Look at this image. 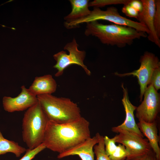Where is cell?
I'll return each mask as SVG.
<instances>
[{
	"instance_id": "1",
	"label": "cell",
	"mask_w": 160,
	"mask_h": 160,
	"mask_svg": "<svg viewBox=\"0 0 160 160\" xmlns=\"http://www.w3.org/2000/svg\"><path fill=\"white\" fill-rule=\"evenodd\" d=\"M89 122L81 117L73 121L58 124L49 120L43 143L46 148L59 153L91 137Z\"/></svg>"
},
{
	"instance_id": "2",
	"label": "cell",
	"mask_w": 160,
	"mask_h": 160,
	"mask_svg": "<svg viewBox=\"0 0 160 160\" xmlns=\"http://www.w3.org/2000/svg\"><path fill=\"white\" fill-rule=\"evenodd\" d=\"M85 35L97 37L103 44L119 47L131 45L134 41L147 36L145 33L120 25L103 24L95 21L86 23Z\"/></svg>"
},
{
	"instance_id": "3",
	"label": "cell",
	"mask_w": 160,
	"mask_h": 160,
	"mask_svg": "<svg viewBox=\"0 0 160 160\" xmlns=\"http://www.w3.org/2000/svg\"><path fill=\"white\" fill-rule=\"evenodd\" d=\"M37 97L49 121L64 124L73 121L81 117L80 108L69 98L58 97L51 94Z\"/></svg>"
},
{
	"instance_id": "4",
	"label": "cell",
	"mask_w": 160,
	"mask_h": 160,
	"mask_svg": "<svg viewBox=\"0 0 160 160\" xmlns=\"http://www.w3.org/2000/svg\"><path fill=\"white\" fill-rule=\"evenodd\" d=\"M49 121L39 101L27 110L22 120V137L28 148L33 149L43 143Z\"/></svg>"
},
{
	"instance_id": "5",
	"label": "cell",
	"mask_w": 160,
	"mask_h": 160,
	"mask_svg": "<svg viewBox=\"0 0 160 160\" xmlns=\"http://www.w3.org/2000/svg\"><path fill=\"white\" fill-rule=\"evenodd\" d=\"M98 20L108 21L115 24L129 27L138 31L146 33L147 35L149 33V30L145 25L121 16L117 8L114 7H108L105 10L94 7L88 16L71 22H65L64 25L68 29H71L82 23Z\"/></svg>"
},
{
	"instance_id": "6",
	"label": "cell",
	"mask_w": 160,
	"mask_h": 160,
	"mask_svg": "<svg viewBox=\"0 0 160 160\" xmlns=\"http://www.w3.org/2000/svg\"><path fill=\"white\" fill-rule=\"evenodd\" d=\"M78 46L76 39L74 38L71 42L67 44L64 47V50L69 52L68 54L65 51H61L53 55V57L56 62L53 66L54 68L57 70L55 74L56 77L62 76L64 70L72 64L81 66L87 75H91L90 71L84 63L86 52L84 51L79 50Z\"/></svg>"
},
{
	"instance_id": "7",
	"label": "cell",
	"mask_w": 160,
	"mask_h": 160,
	"mask_svg": "<svg viewBox=\"0 0 160 160\" xmlns=\"http://www.w3.org/2000/svg\"><path fill=\"white\" fill-rule=\"evenodd\" d=\"M111 131L117 133L114 137L116 143L124 145L129 153L125 160H131L143 155L152 149L148 141L118 126L111 128Z\"/></svg>"
},
{
	"instance_id": "8",
	"label": "cell",
	"mask_w": 160,
	"mask_h": 160,
	"mask_svg": "<svg viewBox=\"0 0 160 160\" xmlns=\"http://www.w3.org/2000/svg\"><path fill=\"white\" fill-rule=\"evenodd\" d=\"M144 95L143 101L136 109V116L139 121L152 123L157 121L160 110V95L152 84H149Z\"/></svg>"
},
{
	"instance_id": "9",
	"label": "cell",
	"mask_w": 160,
	"mask_h": 160,
	"mask_svg": "<svg viewBox=\"0 0 160 160\" xmlns=\"http://www.w3.org/2000/svg\"><path fill=\"white\" fill-rule=\"evenodd\" d=\"M141 65L139 69L128 73L120 74L116 73L119 76L133 75L138 79L140 88V101L147 86L149 84L153 73L154 70L160 66V63L158 57L152 53L146 52L140 59Z\"/></svg>"
},
{
	"instance_id": "10",
	"label": "cell",
	"mask_w": 160,
	"mask_h": 160,
	"mask_svg": "<svg viewBox=\"0 0 160 160\" xmlns=\"http://www.w3.org/2000/svg\"><path fill=\"white\" fill-rule=\"evenodd\" d=\"M21 88V92L17 96L3 97V105L5 111L10 113L23 111L38 102L37 96L32 94L25 86H22Z\"/></svg>"
},
{
	"instance_id": "11",
	"label": "cell",
	"mask_w": 160,
	"mask_h": 160,
	"mask_svg": "<svg viewBox=\"0 0 160 160\" xmlns=\"http://www.w3.org/2000/svg\"><path fill=\"white\" fill-rule=\"evenodd\" d=\"M142 11L139 13L137 19L149 31L147 37L149 40L160 47V39L157 36L154 26V17L156 7L155 0H141Z\"/></svg>"
},
{
	"instance_id": "12",
	"label": "cell",
	"mask_w": 160,
	"mask_h": 160,
	"mask_svg": "<svg viewBox=\"0 0 160 160\" xmlns=\"http://www.w3.org/2000/svg\"><path fill=\"white\" fill-rule=\"evenodd\" d=\"M100 135L97 133L93 137H90L75 146L59 154L57 158L60 159L70 156L78 155L81 160H95L93 148L98 143Z\"/></svg>"
},
{
	"instance_id": "13",
	"label": "cell",
	"mask_w": 160,
	"mask_h": 160,
	"mask_svg": "<svg viewBox=\"0 0 160 160\" xmlns=\"http://www.w3.org/2000/svg\"><path fill=\"white\" fill-rule=\"evenodd\" d=\"M123 97L122 101L125 112V118L124 122L118 126L121 128L144 137V136L139 130L136 123L134 115V111L137 107L133 105L129 100L127 90L122 84Z\"/></svg>"
},
{
	"instance_id": "14",
	"label": "cell",
	"mask_w": 160,
	"mask_h": 160,
	"mask_svg": "<svg viewBox=\"0 0 160 160\" xmlns=\"http://www.w3.org/2000/svg\"><path fill=\"white\" fill-rule=\"evenodd\" d=\"M57 88V83L52 76L47 74L36 77L28 89L37 96L46 94H52L56 91Z\"/></svg>"
},
{
	"instance_id": "15",
	"label": "cell",
	"mask_w": 160,
	"mask_h": 160,
	"mask_svg": "<svg viewBox=\"0 0 160 160\" xmlns=\"http://www.w3.org/2000/svg\"><path fill=\"white\" fill-rule=\"evenodd\" d=\"M137 126L143 135L147 138L151 147L155 153L158 160H160V148L159 145V137L158 134L157 121L148 123L139 121Z\"/></svg>"
},
{
	"instance_id": "16",
	"label": "cell",
	"mask_w": 160,
	"mask_h": 160,
	"mask_svg": "<svg viewBox=\"0 0 160 160\" xmlns=\"http://www.w3.org/2000/svg\"><path fill=\"white\" fill-rule=\"evenodd\" d=\"M72 7L71 12L64 18L65 22L78 20L89 15L91 12L89 9L88 0H70Z\"/></svg>"
},
{
	"instance_id": "17",
	"label": "cell",
	"mask_w": 160,
	"mask_h": 160,
	"mask_svg": "<svg viewBox=\"0 0 160 160\" xmlns=\"http://www.w3.org/2000/svg\"><path fill=\"white\" fill-rule=\"evenodd\" d=\"M26 149L17 143L5 138L0 131V155L11 153L18 157L25 152Z\"/></svg>"
},
{
	"instance_id": "18",
	"label": "cell",
	"mask_w": 160,
	"mask_h": 160,
	"mask_svg": "<svg viewBox=\"0 0 160 160\" xmlns=\"http://www.w3.org/2000/svg\"><path fill=\"white\" fill-rule=\"evenodd\" d=\"M103 137L100 135L98 143L94 147V153L96 156L95 160H112L105 153Z\"/></svg>"
},
{
	"instance_id": "19",
	"label": "cell",
	"mask_w": 160,
	"mask_h": 160,
	"mask_svg": "<svg viewBox=\"0 0 160 160\" xmlns=\"http://www.w3.org/2000/svg\"><path fill=\"white\" fill-rule=\"evenodd\" d=\"M131 0H95L89 2V7L99 8L107 5L117 4H128Z\"/></svg>"
},
{
	"instance_id": "20",
	"label": "cell",
	"mask_w": 160,
	"mask_h": 160,
	"mask_svg": "<svg viewBox=\"0 0 160 160\" xmlns=\"http://www.w3.org/2000/svg\"><path fill=\"white\" fill-rule=\"evenodd\" d=\"M129 153L125 147L119 143L114 152L108 157L112 160H122L126 159Z\"/></svg>"
},
{
	"instance_id": "21",
	"label": "cell",
	"mask_w": 160,
	"mask_h": 160,
	"mask_svg": "<svg viewBox=\"0 0 160 160\" xmlns=\"http://www.w3.org/2000/svg\"><path fill=\"white\" fill-rule=\"evenodd\" d=\"M156 7L154 17V26L158 37L160 38V1L155 0Z\"/></svg>"
},
{
	"instance_id": "22",
	"label": "cell",
	"mask_w": 160,
	"mask_h": 160,
	"mask_svg": "<svg viewBox=\"0 0 160 160\" xmlns=\"http://www.w3.org/2000/svg\"><path fill=\"white\" fill-rule=\"evenodd\" d=\"M46 147L42 143L37 147L33 149H26L25 154L19 160H32L36 155L44 150Z\"/></svg>"
},
{
	"instance_id": "23",
	"label": "cell",
	"mask_w": 160,
	"mask_h": 160,
	"mask_svg": "<svg viewBox=\"0 0 160 160\" xmlns=\"http://www.w3.org/2000/svg\"><path fill=\"white\" fill-rule=\"evenodd\" d=\"M103 138L105 153L108 156H109L114 152L117 147L115 138L114 137L110 138L105 136Z\"/></svg>"
},
{
	"instance_id": "24",
	"label": "cell",
	"mask_w": 160,
	"mask_h": 160,
	"mask_svg": "<svg viewBox=\"0 0 160 160\" xmlns=\"http://www.w3.org/2000/svg\"><path fill=\"white\" fill-rule=\"evenodd\" d=\"M160 67L156 69L152 74L150 83L152 84L156 90L160 89Z\"/></svg>"
},
{
	"instance_id": "25",
	"label": "cell",
	"mask_w": 160,
	"mask_h": 160,
	"mask_svg": "<svg viewBox=\"0 0 160 160\" xmlns=\"http://www.w3.org/2000/svg\"><path fill=\"white\" fill-rule=\"evenodd\" d=\"M122 11L127 16L137 19L139 12L135 9L128 4L124 5Z\"/></svg>"
},
{
	"instance_id": "26",
	"label": "cell",
	"mask_w": 160,
	"mask_h": 160,
	"mask_svg": "<svg viewBox=\"0 0 160 160\" xmlns=\"http://www.w3.org/2000/svg\"><path fill=\"white\" fill-rule=\"evenodd\" d=\"M131 160H158L152 149L147 153L135 158Z\"/></svg>"
},
{
	"instance_id": "27",
	"label": "cell",
	"mask_w": 160,
	"mask_h": 160,
	"mask_svg": "<svg viewBox=\"0 0 160 160\" xmlns=\"http://www.w3.org/2000/svg\"><path fill=\"white\" fill-rule=\"evenodd\" d=\"M128 4L135 9L139 13L143 10V5L141 0H131Z\"/></svg>"
}]
</instances>
